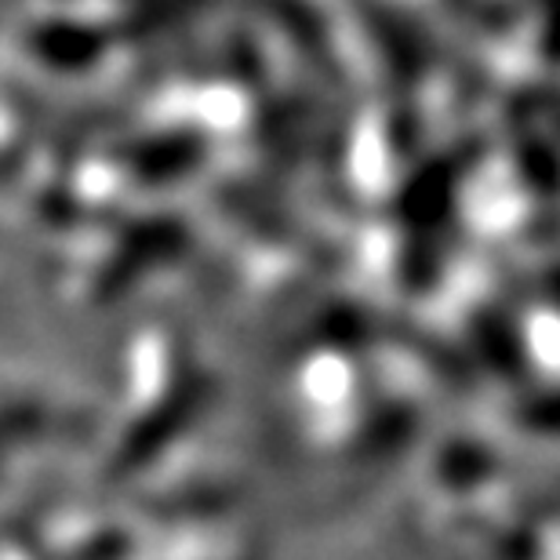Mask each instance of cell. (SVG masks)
Wrapping results in <instances>:
<instances>
[{
  "label": "cell",
  "mask_w": 560,
  "mask_h": 560,
  "mask_svg": "<svg viewBox=\"0 0 560 560\" xmlns=\"http://www.w3.org/2000/svg\"><path fill=\"white\" fill-rule=\"evenodd\" d=\"M480 156H485L480 139L458 142L447 153L430 156L419 175L400 189L397 219L405 230V244L397 255V277L411 295H425L444 273V259L455 244L458 194Z\"/></svg>",
  "instance_id": "obj_1"
},
{
  "label": "cell",
  "mask_w": 560,
  "mask_h": 560,
  "mask_svg": "<svg viewBox=\"0 0 560 560\" xmlns=\"http://www.w3.org/2000/svg\"><path fill=\"white\" fill-rule=\"evenodd\" d=\"M189 248V226L183 219L161 215L145 219L139 226L125 233V241L117 244L114 255L106 259L103 273L95 277V302L98 306H114L139 284L145 273H153L156 266L178 259Z\"/></svg>",
  "instance_id": "obj_2"
},
{
  "label": "cell",
  "mask_w": 560,
  "mask_h": 560,
  "mask_svg": "<svg viewBox=\"0 0 560 560\" xmlns=\"http://www.w3.org/2000/svg\"><path fill=\"white\" fill-rule=\"evenodd\" d=\"M208 156V136L200 128H172L136 142L125 153L128 175L139 186H167L197 172Z\"/></svg>",
  "instance_id": "obj_3"
},
{
  "label": "cell",
  "mask_w": 560,
  "mask_h": 560,
  "mask_svg": "<svg viewBox=\"0 0 560 560\" xmlns=\"http://www.w3.org/2000/svg\"><path fill=\"white\" fill-rule=\"evenodd\" d=\"M26 48L33 59H40L44 66H51V70L81 73V70H92V66L103 59L106 37H103V30L84 26V22L51 19V22H37V26L26 33Z\"/></svg>",
  "instance_id": "obj_4"
},
{
  "label": "cell",
  "mask_w": 560,
  "mask_h": 560,
  "mask_svg": "<svg viewBox=\"0 0 560 560\" xmlns=\"http://www.w3.org/2000/svg\"><path fill=\"white\" fill-rule=\"evenodd\" d=\"M219 211L233 222V226L255 233V241L273 244V248H291V244L302 241L299 226L291 222L288 211L252 186H241V183L219 186Z\"/></svg>",
  "instance_id": "obj_5"
},
{
  "label": "cell",
  "mask_w": 560,
  "mask_h": 560,
  "mask_svg": "<svg viewBox=\"0 0 560 560\" xmlns=\"http://www.w3.org/2000/svg\"><path fill=\"white\" fill-rule=\"evenodd\" d=\"M474 342L480 350V361H485L491 372L506 375V378H524L528 375V346H524L521 328L513 324L502 310L480 306L474 310Z\"/></svg>",
  "instance_id": "obj_6"
},
{
  "label": "cell",
  "mask_w": 560,
  "mask_h": 560,
  "mask_svg": "<svg viewBox=\"0 0 560 560\" xmlns=\"http://www.w3.org/2000/svg\"><path fill=\"white\" fill-rule=\"evenodd\" d=\"M510 139H513V164H517V175L524 178V186L539 197H550V200L560 197V150L535 131L528 114L513 117Z\"/></svg>",
  "instance_id": "obj_7"
},
{
  "label": "cell",
  "mask_w": 560,
  "mask_h": 560,
  "mask_svg": "<svg viewBox=\"0 0 560 560\" xmlns=\"http://www.w3.org/2000/svg\"><path fill=\"white\" fill-rule=\"evenodd\" d=\"M517 422L535 433H560V389L532 394L517 411Z\"/></svg>",
  "instance_id": "obj_8"
},
{
  "label": "cell",
  "mask_w": 560,
  "mask_h": 560,
  "mask_svg": "<svg viewBox=\"0 0 560 560\" xmlns=\"http://www.w3.org/2000/svg\"><path fill=\"white\" fill-rule=\"evenodd\" d=\"M452 11L463 22H495V0H452Z\"/></svg>",
  "instance_id": "obj_9"
},
{
  "label": "cell",
  "mask_w": 560,
  "mask_h": 560,
  "mask_svg": "<svg viewBox=\"0 0 560 560\" xmlns=\"http://www.w3.org/2000/svg\"><path fill=\"white\" fill-rule=\"evenodd\" d=\"M539 299H542L550 310L560 313V266H553V270L539 280Z\"/></svg>",
  "instance_id": "obj_10"
}]
</instances>
